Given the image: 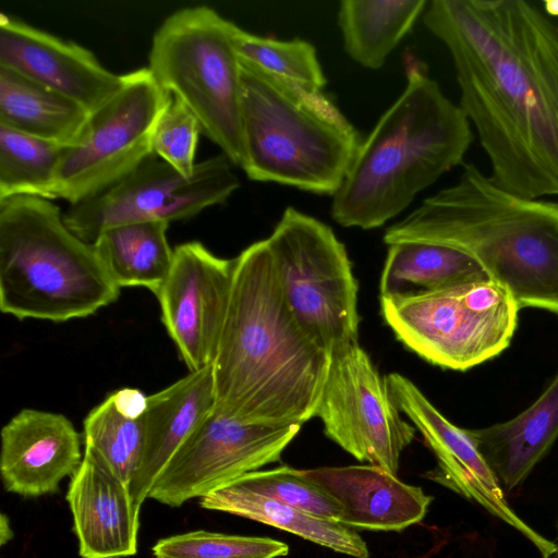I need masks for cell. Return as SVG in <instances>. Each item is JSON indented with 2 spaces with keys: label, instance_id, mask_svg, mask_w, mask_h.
Here are the masks:
<instances>
[{
  "label": "cell",
  "instance_id": "cell-25",
  "mask_svg": "<svg viewBox=\"0 0 558 558\" xmlns=\"http://www.w3.org/2000/svg\"><path fill=\"white\" fill-rule=\"evenodd\" d=\"M425 0H343L337 19L347 54L363 68L380 69L424 14Z\"/></svg>",
  "mask_w": 558,
  "mask_h": 558
},
{
  "label": "cell",
  "instance_id": "cell-22",
  "mask_svg": "<svg viewBox=\"0 0 558 558\" xmlns=\"http://www.w3.org/2000/svg\"><path fill=\"white\" fill-rule=\"evenodd\" d=\"M90 114L62 94L0 66V123L68 147L81 138Z\"/></svg>",
  "mask_w": 558,
  "mask_h": 558
},
{
  "label": "cell",
  "instance_id": "cell-16",
  "mask_svg": "<svg viewBox=\"0 0 558 558\" xmlns=\"http://www.w3.org/2000/svg\"><path fill=\"white\" fill-rule=\"evenodd\" d=\"M0 66L62 94L90 113L124 82V74L109 71L89 49L4 13L0 15Z\"/></svg>",
  "mask_w": 558,
  "mask_h": 558
},
{
  "label": "cell",
  "instance_id": "cell-17",
  "mask_svg": "<svg viewBox=\"0 0 558 558\" xmlns=\"http://www.w3.org/2000/svg\"><path fill=\"white\" fill-rule=\"evenodd\" d=\"M81 436L62 414L23 409L1 430L0 473L7 492L39 497L58 492L78 469Z\"/></svg>",
  "mask_w": 558,
  "mask_h": 558
},
{
  "label": "cell",
  "instance_id": "cell-19",
  "mask_svg": "<svg viewBox=\"0 0 558 558\" xmlns=\"http://www.w3.org/2000/svg\"><path fill=\"white\" fill-rule=\"evenodd\" d=\"M302 474L341 509L349 527L401 532L420 523L433 497L418 486L372 464L301 469Z\"/></svg>",
  "mask_w": 558,
  "mask_h": 558
},
{
  "label": "cell",
  "instance_id": "cell-24",
  "mask_svg": "<svg viewBox=\"0 0 558 558\" xmlns=\"http://www.w3.org/2000/svg\"><path fill=\"white\" fill-rule=\"evenodd\" d=\"M201 507L246 518L295 534L333 551L368 558L369 550L352 527L260 496L228 483L201 498Z\"/></svg>",
  "mask_w": 558,
  "mask_h": 558
},
{
  "label": "cell",
  "instance_id": "cell-18",
  "mask_svg": "<svg viewBox=\"0 0 558 558\" xmlns=\"http://www.w3.org/2000/svg\"><path fill=\"white\" fill-rule=\"evenodd\" d=\"M66 493L82 558H123L137 551L140 510L125 484L92 449Z\"/></svg>",
  "mask_w": 558,
  "mask_h": 558
},
{
  "label": "cell",
  "instance_id": "cell-33",
  "mask_svg": "<svg viewBox=\"0 0 558 558\" xmlns=\"http://www.w3.org/2000/svg\"><path fill=\"white\" fill-rule=\"evenodd\" d=\"M544 13L549 17H558V0H546L542 2Z\"/></svg>",
  "mask_w": 558,
  "mask_h": 558
},
{
  "label": "cell",
  "instance_id": "cell-12",
  "mask_svg": "<svg viewBox=\"0 0 558 558\" xmlns=\"http://www.w3.org/2000/svg\"><path fill=\"white\" fill-rule=\"evenodd\" d=\"M316 416L325 435L343 450L395 475L416 432L402 418L385 377L359 343L331 353Z\"/></svg>",
  "mask_w": 558,
  "mask_h": 558
},
{
  "label": "cell",
  "instance_id": "cell-15",
  "mask_svg": "<svg viewBox=\"0 0 558 558\" xmlns=\"http://www.w3.org/2000/svg\"><path fill=\"white\" fill-rule=\"evenodd\" d=\"M233 269L234 258L219 257L197 241L173 250L171 269L156 298L162 324L190 372L213 363Z\"/></svg>",
  "mask_w": 558,
  "mask_h": 558
},
{
  "label": "cell",
  "instance_id": "cell-21",
  "mask_svg": "<svg viewBox=\"0 0 558 558\" xmlns=\"http://www.w3.org/2000/svg\"><path fill=\"white\" fill-rule=\"evenodd\" d=\"M470 432L504 492L513 490L558 438V373L524 411Z\"/></svg>",
  "mask_w": 558,
  "mask_h": 558
},
{
  "label": "cell",
  "instance_id": "cell-31",
  "mask_svg": "<svg viewBox=\"0 0 558 558\" xmlns=\"http://www.w3.org/2000/svg\"><path fill=\"white\" fill-rule=\"evenodd\" d=\"M234 486L308 513L335 520L341 514L338 502L289 465L250 472L232 482Z\"/></svg>",
  "mask_w": 558,
  "mask_h": 558
},
{
  "label": "cell",
  "instance_id": "cell-10",
  "mask_svg": "<svg viewBox=\"0 0 558 558\" xmlns=\"http://www.w3.org/2000/svg\"><path fill=\"white\" fill-rule=\"evenodd\" d=\"M170 97L148 68L125 73L121 89L90 114L81 138L63 148L56 199L70 205L87 201L151 156L153 131Z\"/></svg>",
  "mask_w": 558,
  "mask_h": 558
},
{
  "label": "cell",
  "instance_id": "cell-13",
  "mask_svg": "<svg viewBox=\"0 0 558 558\" xmlns=\"http://www.w3.org/2000/svg\"><path fill=\"white\" fill-rule=\"evenodd\" d=\"M302 425L243 422L213 410L166 465L148 498L169 507L280 461Z\"/></svg>",
  "mask_w": 558,
  "mask_h": 558
},
{
  "label": "cell",
  "instance_id": "cell-28",
  "mask_svg": "<svg viewBox=\"0 0 558 558\" xmlns=\"http://www.w3.org/2000/svg\"><path fill=\"white\" fill-rule=\"evenodd\" d=\"M64 146L0 123V199H56L57 171Z\"/></svg>",
  "mask_w": 558,
  "mask_h": 558
},
{
  "label": "cell",
  "instance_id": "cell-1",
  "mask_svg": "<svg viewBox=\"0 0 558 558\" xmlns=\"http://www.w3.org/2000/svg\"><path fill=\"white\" fill-rule=\"evenodd\" d=\"M423 22L451 56L490 178L524 197L558 196L555 22L525 0H433Z\"/></svg>",
  "mask_w": 558,
  "mask_h": 558
},
{
  "label": "cell",
  "instance_id": "cell-11",
  "mask_svg": "<svg viewBox=\"0 0 558 558\" xmlns=\"http://www.w3.org/2000/svg\"><path fill=\"white\" fill-rule=\"evenodd\" d=\"M232 166L221 153L196 163L194 173L186 178L151 155L108 190L70 205L63 219L89 243L118 225L189 219L206 207L225 203L239 189Z\"/></svg>",
  "mask_w": 558,
  "mask_h": 558
},
{
  "label": "cell",
  "instance_id": "cell-14",
  "mask_svg": "<svg viewBox=\"0 0 558 558\" xmlns=\"http://www.w3.org/2000/svg\"><path fill=\"white\" fill-rule=\"evenodd\" d=\"M385 379L396 405L421 433L435 456L437 465L425 476L477 502L515 529L539 550L542 557L550 554L555 548L554 542L534 531L511 509L470 429L450 422L405 376L391 373Z\"/></svg>",
  "mask_w": 558,
  "mask_h": 558
},
{
  "label": "cell",
  "instance_id": "cell-8",
  "mask_svg": "<svg viewBox=\"0 0 558 558\" xmlns=\"http://www.w3.org/2000/svg\"><path fill=\"white\" fill-rule=\"evenodd\" d=\"M520 310L510 290L490 278L413 298H380L381 316L400 342L428 363L458 372L500 355Z\"/></svg>",
  "mask_w": 558,
  "mask_h": 558
},
{
  "label": "cell",
  "instance_id": "cell-23",
  "mask_svg": "<svg viewBox=\"0 0 558 558\" xmlns=\"http://www.w3.org/2000/svg\"><path fill=\"white\" fill-rule=\"evenodd\" d=\"M483 278L489 277L482 266L459 250L401 241L388 245L379 291L380 298H413Z\"/></svg>",
  "mask_w": 558,
  "mask_h": 558
},
{
  "label": "cell",
  "instance_id": "cell-30",
  "mask_svg": "<svg viewBox=\"0 0 558 558\" xmlns=\"http://www.w3.org/2000/svg\"><path fill=\"white\" fill-rule=\"evenodd\" d=\"M151 551L155 558H278L289 546L271 537L199 530L161 538Z\"/></svg>",
  "mask_w": 558,
  "mask_h": 558
},
{
  "label": "cell",
  "instance_id": "cell-5",
  "mask_svg": "<svg viewBox=\"0 0 558 558\" xmlns=\"http://www.w3.org/2000/svg\"><path fill=\"white\" fill-rule=\"evenodd\" d=\"M241 134L247 178L333 195L362 140L322 89L270 75L240 59Z\"/></svg>",
  "mask_w": 558,
  "mask_h": 558
},
{
  "label": "cell",
  "instance_id": "cell-27",
  "mask_svg": "<svg viewBox=\"0 0 558 558\" xmlns=\"http://www.w3.org/2000/svg\"><path fill=\"white\" fill-rule=\"evenodd\" d=\"M146 401L141 390L121 388L94 408L83 424L84 447L95 451L128 486L142 457Z\"/></svg>",
  "mask_w": 558,
  "mask_h": 558
},
{
  "label": "cell",
  "instance_id": "cell-6",
  "mask_svg": "<svg viewBox=\"0 0 558 558\" xmlns=\"http://www.w3.org/2000/svg\"><path fill=\"white\" fill-rule=\"evenodd\" d=\"M112 281L93 243L76 235L52 201L0 199V310L62 323L113 303Z\"/></svg>",
  "mask_w": 558,
  "mask_h": 558
},
{
  "label": "cell",
  "instance_id": "cell-3",
  "mask_svg": "<svg viewBox=\"0 0 558 558\" xmlns=\"http://www.w3.org/2000/svg\"><path fill=\"white\" fill-rule=\"evenodd\" d=\"M425 241L459 250L507 287L520 308L558 316V202L507 191L475 165L386 229L384 242Z\"/></svg>",
  "mask_w": 558,
  "mask_h": 558
},
{
  "label": "cell",
  "instance_id": "cell-4",
  "mask_svg": "<svg viewBox=\"0 0 558 558\" xmlns=\"http://www.w3.org/2000/svg\"><path fill=\"white\" fill-rule=\"evenodd\" d=\"M407 84L362 141L330 214L342 227L375 229L401 214L415 196L461 165L473 141L471 123L413 56Z\"/></svg>",
  "mask_w": 558,
  "mask_h": 558
},
{
  "label": "cell",
  "instance_id": "cell-9",
  "mask_svg": "<svg viewBox=\"0 0 558 558\" xmlns=\"http://www.w3.org/2000/svg\"><path fill=\"white\" fill-rule=\"evenodd\" d=\"M266 241L282 295L304 331L330 354L359 343V284L332 229L288 207Z\"/></svg>",
  "mask_w": 558,
  "mask_h": 558
},
{
  "label": "cell",
  "instance_id": "cell-20",
  "mask_svg": "<svg viewBox=\"0 0 558 558\" xmlns=\"http://www.w3.org/2000/svg\"><path fill=\"white\" fill-rule=\"evenodd\" d=\"M214 407L211 365L190 372L172 385L147 396L142 457L129 484L137 507L141 508L171 458Z\"/></svg>",
  "mask_w": 558,
  "mask_h": 558
},
{
  "label": "cell",
  "instance_id": "cell-34",
  "mask_svg": "<svg viewBox=\"0 0 558 558\" xmlns=\"http://www.w3.org/2000/svg\"><path fill=\"white\" fill-rule=\"evenodd\" d=\"M553 542L555 545L554 550L543 558H558V523H557V536H556L555 541H553Z\"/></svg>",
  "mask_w": 558,
  "mask_h": 558
},
{
  "label": "cell",
  "instance_id": "cell-32",
  "mask_svg": "<svg viewBox=\"0 0 558 558\" xmlns=\"http://www.w3.org/2000/svg\"><path fill=\"white\" fill-rule=\"evenodd\" d=\"M201 133L194 113L171 95L153 131V155L190 178L196 168L195 153Z\"/></svg>",
  "mask_w": 558,
  "mask_h": 558
},
{
  "label": "cell",
  "instance_id": "cell-2",
  "mask_svg": "<svg viewBox=\"0 0 558 558\" xmlns=\"http://www.w3.org/2000/svg\"><path fill=\"white\" fill-rule=\"evenodd\" d=\"M330 361L287 305L266 239L243 250L211 363L214 410L302 425L316 416Z\"/></svg>",
  "mask_w": 558,
  "mask_h": 558
},
{
  "label": "cell",
  "instance_id": "cell-29",
  "mask_svg": "<svg viewBox=\"0 0 558 558\" xmlns=\"http://www.w3.org/2000/svg\"><path fill=\"white\" fill-rule=\"evenodd\" d=\"M228 35L240 59L259 70L315 89L326 85L315 47L303 39L279 40L244 31L228 20Z\"/></svg>",
  "mask_w": 558,
  "mask_h": 558
},
{
  "label": "cell",
  "instance_id": "cell-26",
  "mask_svg": "<svg viewBox=\"0 0 558 558\" xmlns=\"http://www.w3.org/2000/svg\"><path fill=\"white\" fill-rule=\"evenodd\" d=\"M166 221H141L104 230L93 243L112 281L123 287H143L155 295L172 265L173 250Z\"/></svg>",
  "mask_w": 558,
  "mask_h": 558
},
{
  "label": "cell",
  "instance_id": "cell-7",
  "mask_svg": "<svg viewBox=\"0 0 558 558\" xmlns=\"http://www.w3.org/2000/svg\"><path fill=\"white\" fill-rule=\"evenodd\" d=\"M227 23L206 5L174 11L154 33L147 68L194 113L202 133L241 167V68Z\"/></svg>",
  "mask_w": 558,
  "mask_h": 558
}]
</instances>
